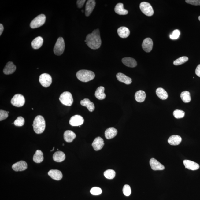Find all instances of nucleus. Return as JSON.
I'll list each match as a JSON object with an SVG mask.
<instances>
[{
    "instance_id": "1",
    "label": "nucleus",
    "mask_w": 200,
    "mask_h": 200,
    "mask_svg": "<svg viewBox=\"0 0 200 200\" xmlns=\"http://www.w3.org/2000/svg\"><path fill=\"white\" fill-rule=\"evenodd\" d=\"M86 43L89 48L97 50L101 46L102 41L99 29L94 30L92 32L87 35Z\"/></svg>"
},
{
    "instance_id": "2",
    "label": "nucleus",
    "mask_w": 200,
    "mask_h": 200,
    "mask_svg": "<svg viewBox=\"0 0 200 200\" xmlns=\"http://www.w3.org/2000/svg\"><path fill=\"white\" fill-rule=\"evenodd\" d=\"M33 130L37 134H41L44 131L46 127L45 121L44 117L41 115H38L33 121Z\"/></svg>"
},
{
    "instance_id": "3",
    "label": "nucleus",
    "mask_w": 200,
    "mask_h": 200,
    "mask_svg": "<svg viewBox=\"0 0 200 200\" xmlns=\"http://www.w3.org/2000/svg\"><path fill=\"white\" fill-rule=\"evenodd\" d=\"M76 76L80 81L87 82L91 81L95 77L94 72L87 70H81L77 72Z\"/></svg>"
},
{
    "instance_id": "4",
    "label": "nucleus",
    "mask_w": 200,
    "mask_h": 200,
    "mask_svg": "<svg viewBox=\"0 0 200 200\" xmlns=\"http://www.w3.org/2000/svg\"><path fill=\"white\" fill-rule=\"evenodd\" d=\"M59 99L62 104L67 106H71L73 102L72 95L71 93L67 91L62 93Z\"/></svg>"
},
{
    "instance_id": "5",
    "label": "nucleus",
    "mask_w": 200,
    "mask_h": 200,
    "mask_svg": "<svg viewBox=\"0 0 200 200\" xmlns=\"http://www.w3.org/2000/svg\"><path fill=\"white\" fill-rule=\"evenodd\" d=\"M65 48V43L64 39L62 37L59 38L54 46V54L57 56H60L64 53Z\"/></svg>"
},
{
    "instance_id": "6",
    "label": "nucleus",
    "mask_w": 200,
    "mask_h": 200,
    "mask_svg": "<svg viewBox=\"0 0 200 200\" xmlns=\"http://www.w3.org/2000/svg\"><path fill=\"white\" fill-rule=\"evenodd\" d=\"M46 17L44 14L38 16L31 21L30 26L31 28L35 29L43 25L45 23Z\"/></svg>"
},
{
    "instance_id": "7",
    "label": "nucleus",
    "mask_w": 200,
    "mask_h": 200,
    "mask_svg": "<svg viewBox=\"0 0 200 200\" xmlns=\"http://www.w3.org/2000/svg\"><path fill=\"white\" fill-rule=\"evenodd\" d=\"M140 8L142 12L148 17L152 16L154 14V10L150 3L143 2L140 5Z\"/></svg>"
},
{
    "instance_id": "8",
    "label": "nucleus",
    "mask_w": 200,
    "mask_h": 200,
    "mask_svg": "<svg viewBox=\"0 0 200 200\" xmlns=\"http://www.w3.org/2000/svg\"><path fill=\"white\" fill-rule=\"evenodd\" d=\"M25 102V98L23 95L20 94H15L11 100V104L17 107L23 106Z\"/></svg>"
},
{
    "instance_id": "9",
    "label": "nucleus",
    "mask_w": 200,
    "mask_h": 200,
    "mask_svg": "<svg viewBox=\"0 0 200 200\" xmlns=\"http://www.w3.org/2000/svg\"><path fill=\"white\" fill-rule=\"evenodd\" d=\"M39 81L41 85L45 87H48L52 83V78L48 73H43L40 75Z\"/></svg>"
},
{
    "instance_id": "10",
    "label": "nucleus",
    "mask_w": 200,
    "mask_h": 200,
    "mask_svg": "<svg viewBox=\"0 0 200 200\" xmlns=\"http://www.w3.org/2000/svg\"><path fill=\"white\" fill-rule=\"evenodd\" d=\"M84 121V119L81 116L75 115L72 117L70 119L69 124L72 126H80L83 124Z\"/></svg>"
},
{
    "instance_id": "11",
    "label": "nucleus",
    "mask_w": 200,
    "mask_h": 200,
    "mask_svg": "<svg viewBox=\"0 0 200 200\" xmlns=\"http://www.w3.org/2000/svg\"><path fill=\"white\" fill-rule=\"evenodd\" d=\"M153 46V42L151 39L146 38L143 40L142 43V48L146 52H150L152 50Z\"/></svg>"
},
{
    "instance_id": "12",
    "label": "nucleus",
    "mask_w": 200,
    "mask_h": 200,
    "mask_svg": "<svg viewBox=\"0 0 200 200\" xmlns=\"http://www.w3.org/2000/svg\"><path fill=\"white\" fill-rule=\"evenodd\" d=\"M96 5V2L94 0H89L86 3L85 6V14L86 16L89 17L93 10L94 9Z\"/></svg>"
},
{
    "instance_id": "13",
    "label": "nucleus",
    "mask_w": 200,
    "mask_h": 200,
    "mask_svg": "<svg viewBox=\"0 0 200 200\" xmlns=\"http://www.w3.org/2000/svg\"><path fill=\"white\" fill-rule=\"evenodd\" d=\"M28 167L27 163L25 161H21L15 163L12 166V168L16 172L22 171L25 170Z\"/></svg>"
},
{
    "instance_id": "14",
    "label": "nucleus",
    "mask_w": 200,
    "mask_h": 200,
    "mask_svg": "<svg viewBox=\"0 0 200 200\" xmlns=\"http://www.w3.org/2000/svg\"><path fill=\"white\" fill-rule=\"evenodd\" d=\"M104 145V141H103V139L100 137L96 138L92 143L93 148L96 151L101 150L103 148Z\"/></svg>"
},
{
    "instance_id": "15",
    "label": "nucleus",
    "mask_w": 200,
    "mask_h": 200,
    "mask_svg": "<svg viewBox=\"0 0 200 200\" xmlns=\"http://www.w3.org/2000/svg\"><path fill=\"white\" fill-rule=\"evenodd\" d=\"M150 165L152 169L154 171H161L165 169L164 166L154 158L150 159Z\"/></svg>"
},
{
    "instance_id": "16",
    "label": "nucleus",
    "mask_w": 200,
    "mask_h": 200,
    "mask_svg": "<svg viewBox=\"0 0 200 200\" xmlns=\"http://www.w3.org/2000/svg\"><path fill=\"white\" fill-rule=\"evenodd\" d=\"M16 66L12 62H8L3 69V72L5 75H10L13 73L16 70Z\"/></svg>"
},
{
    "instance_id": "17",
    "label": "nucleus",
    "mask_w": 200,
    "mask_h": 200,
    "mask_svg": "<svg viewBox=\"0 0 200 200\" xmlns=\"http://www.w3.org/2000/svg\"><path fill=\"white\" fill-rule=\"evenodd\" d=\"M183 163L185 168L189 170L195 171L199 169V165L193 161L185 160L183 161Z\"/></svg>"
},
{
    "instance_id": "18",
    "label": "nucleus",
    "mask_w": 200,
    "mask_h": 200,
    "mask_svg": "<svg viewBox=\"0 0 200 200\" xmlns=\"http://www.w3.org/2000/svg\"><path fill=\"white\" fill-rule=\"evenodd\" d=\"M48 175L54 180H59L62 179L63 175L61 172L57 169L50 170L48 172Z\"/></svg>"
},
{
    "instance_id": "19",
    "label": "nucleus",
    "mask_w": 200,
    "mask_h": 200,
    "mask_svg": "<svg viewBox=\"0 0 200 200\" xmlns=\"http://www.w3.org/2000/svg\"><path fill=\"white\" fill-rule=\"evenodd\" d=\"M117 80L121 82H123L126 85H129L131 83L132 80L129 77L121 73H117Z\"/></svg>"
},
{
    "instance_id": "20",
    "label": "nucleus",
    "mask_w": 200,
    "mask_h": 200,
    "mask_svg": "<svg viewBox=\"0 0 200 200\" xmlns=\"http://www.w3.org/2000/svg\"><path fill=\"white\" fill-rule=\"evenodd\" d=\"M122 62L126 66L130 68H134L137 65L136 61L131 57H124L122 59Z\"/></svg>"
},
{
    "instance_id": "21",
    "label": "nucleus",
    "mask_w": 200,
    "mask_h": 200,
    "mask_svg": "<svg viewBox=\"0 0 200 200\" xmlns=\"http://www.w3.org/2000/svg\"><path fill=\"white\" fill-rule=\"evenodd\" d=\"M80 104L82 106H85L87 108L89 111L92 112L94 111L95 107L94 103L92 102L87 98H85L80 101Z\"/></svg>"
},
{
    "instance_id": "22",
    "label": "nucleus",
    "mask_w": 200,
    "mask_h": 200,
    "mask_svg": "<svg viewBox=\"0 0 200 200\" xmlns=\"http://www.w3.org/2000/svg\"><path fill=\"white\" fill-rule=\"evenodd\" d=\"M117 133V129L113 127H110L105 131V137L107 139H110L116 136Z\"/></svg>"
},
{
    "instance_id": "23",
    "label": "nucleus",
    "mask_w": 200,
    "mask_h": 200,
    "mask_svg": "<svg viewBox=\"0 0 200 200\" xmlns=\"http://www.w3.org/2000/svg\"><path fill=\"white\" fill-rule=\"evenodd\" d=\"M117 32L120 38H126L129 36L130 31L127 28L124 26H122L117 29Z\"/></svg>"
},
{
    "instance_id": "24",
    "label": "nucleus",
    "mask_w": 200,
    "mask_h": 200,
    "mask_svg": "<svg viewBox=\"0 0 200 200\" xmlns=\"http://www.w3.org/2000/svg\"><path fill=\"white\" fill-rule=\"evenodd\" d=\"M64 139L67 143H71L76 137V135L73 131H66L64 133Z\"/></svg>"
},
{
    "instance_id": "25",
    "label": "nucleus",
    "mask_w": 200,
    "mask_h": 200,
    "mask_svg": "<svg viewBox=\"0 0 200 200\" xmlns=\"http://www.w3.org/2000/svg\"><path fill=\"white\" fill-rule=\"evenodd\" d=\"M43 39L41 36H38L36 38L31 42V45L32 48L35 50L39 49L43 45Z\"/></svg>"
},
{
    "instance_id": "26",
    "label": "nucleus",
    "mask_w": 200,
    "mask_h": 200,
    "mask_svg": "<svg viewBox=\"0 0 200 200\" xmlns=\"http://www.w3.org/2000/svg\"><path fill=\"white\" fill-rule=\"evenodd\" d=\"M65 155L64 152L61 151H58L55 152L53 156L54 160L57 162H62L65 160Z\"/></svg>"
},
{
    "instance_id": "27",
    "label": "nucleus",
    "mask_w": 200,
    "mask_h": 200,
    "mask_svg": "<svg viewBox=\"0 0 200 200\" xmlns=\"http://www.w3.org/2000/svg\"><path fill=\"white\" fill-rule=\"evenodd\" d=\"M182 139L180 136L173 135L170 136L168 139V143L172 145H178L181 143Z\"/></svg>"
},
{
    "instance_id": "28",
    "label": "nucleus",
    "mask_w": 200,
    "mask_h": 200,
    "mask_svg": "<svg viewBox=\"0 0 200 200\" xmlns=\"http://www.w3.org/2000/svg\"><path fill=\"white\" fill-rule=\"evenodd\" d=\"M115 11L117 14L119 15H127L128 12L124 8V4L122 3H118L116 5Z\"/></svg>"
},
{
    "instance_id": "29",
    "label": "nucleus",
    "mask_w": 200,
    "mask_h": 200,
    "mask_svg": "<svg viewBox=\"0 0 200 200\" xmlns=\"http://www.w3.org/2000/svg\"><path fill=\"white\" fill-rule=\"evenodd\" d=\"M146 94L144 91L142 90L138 91L135 94V99L138 102H143L145 101Z\"/></svg>"
},
{
    "instance_id": "30",
    "label": "nucleus",
    "mask_w": 200,
    "mask_h": 200,
    "mask_svg": "<svg viewBox=\"0 0 200 200\" xmlns=\"http://www.w3.org/2000/svg\"><path fill=\"white\" fill-rule=\"evenodd\" d=\"M105 88L103 87H98L95 93V97L99 100H103L106 98V94L104 93Z\"/></svg>"
},
{
    "instance_id": "31",
    "label": "nucleus",
    "mask_w": 200,
    "mask_h": 200,
    "mask_svg": "<svg viewBox=\"0 0 200 200\" xmlns=\"http://www.w3.org/2000/svg\"><path fill=\"white\" fill-rule=\"evenodd\" d=\"M43 154L41 150H38L33 157V161L36 163H40L43 161Z\"/></svg>"
},
{
    "instance_id": "32",
    "label": "nucleus",
    "mask_w": 200,
    "mask_h": 200,
    "mask_svg": "<svg viewBox=\"0 0 200 200\" xmlns=\"http://www.w3.org/2000/svg\"><path fill=\"white\" fill-rule=\"evenodd\" d=\"M156 94L160 99L166 100L168 98V94L164 89L159 87L156 90Z\"/></svg>"
},
{
    "instance_id": "33",
    "label": "nucleus",
    "mask_w": 200,
    "mask_h": 200,
    "mask_svg": "<svg viewBox=\"0 0 200 200\" xmlns=\"http://www.w3.org/2000/svg\"><path fill=\"white\" fill-rule=\"evenodd\" d=\"M180 98L184 103H189L191 101L190 93L188 91H185L182 92Z\"/></svg>"
},
{
    "instance_id": "34",
    "label": "nucleus",
    "mask_w": 200,
    "mask_h": 200,
    "mask_svg": "<svg viewBox=\"0 0 200 200\" xmlns=\"http://www.w3.org/2000/svg\"><path fill=\"white\" fill-rule=\"evenodd\" d=\"M115 174V171L112 169L106 170L104 173V175L105 178L110 180L114 178Z\"/></svg>"
},
{
    "instance_id": "35",
    "label": "nucleus",
    "mask_w": 200,
    "mask_h": 200,
    "mask_svg": "<svg viewBox=\"0 0 200 200\" xmlns=\"http://www.w3.org/2000/svg\"><path fill=\"white\" fill-rule=\"evenodd\" d=\"M188 60V58L187 57H182L179 58L173 62V64L175 65H180L184 63L187 62Z\"/></svg>"
},
{
    "instance_id": "36",
    "label": "nucleus",
    "mask_w": 200,
    "mask_h": 200,
    "mask_svg": "<svg viewBox=\"0 0 200 200\" xmlns=\"http://www.w3.org/2000/svg\"><path fill=\"white\" fill-rule=\"evenodd\" d=\"M173 115L176 119L182 118L185 116V112L182 110L176 109L173 112Z\"/></svg>"
},
{
    "instance_id": "37",
    "label": "nucleus",
    "mask_w": 200,
    "mask_h": 200,
    "mask_svg": "<svg viewBox=\"0 0 200 200\" xmlns=\"http://www.w3.org/2000/svg\"><path fill=\"white\" fill-rule=\"evenodd\" d=\"M24 122L25 120L23 117H17V119H16L13 124L16 126H22L24 125Z\"/></svg>"
},
{
    "instance_id": "38",
    "label": "nucleus",
    "mask_w": 200,
    "mask_h": 200,
    "mask_svg": "<svg viewBox=\"0 0 200 200\" xmlns=\"http://www.w3.org/2000/svg\"><path fill=\"white\" fill-rule=\"evenodd\" d=\"M90 192L92 195H98L101 194L102 191L99 187H94L91 189Z\"/></svg>"
},
{
    "instance_id": "39",
    "label": "nucleus",
    "mask_w": 200,
    "mask_h": 200,
    "mask_svg": "<svg viewBox=\"0 0 200 200\" xmlns=\"http://www.w3.org/2000/svg\"><path fill=\"white\" fill-rule=\"evenodd\" d=\"M123 192L124 195L128 196L130 195L131 193L130 187L128 185H124L123 189Z\"/></svg>"
},
{
    "instance_id": "40",
    "label": "nucleus",
    "mask_w": 200,
    "mask_h": 200,
    "mask_svg": "<svg viewBox=\"0 0 200 200\" xmlns=\"http://www.w3.org/2000/svg\"><path fill=\"white\" fill-rule=\"evenodd\" d=\"M9 112H7L2 110H0V121H2L8 118Z\"/></svg>"
},
{
    "instance_id": "41",
    "label": "nucleus",
    "mask_w": 200,
    "mask_h": 200,
    "mask_svg": "<svg viewBox=\"0 0 200 200\" xmlns=\"http://www.w3.org/2000/svg\"><path fill=\"white\" fill-rule=\"evenodd\" d=\"M180 31L178 29H176L173 31L172 34L170 35V38L172 39H176L180 37Z\"/></svg>"
},
{
    "instance_id": "42",
    "label": "nucleus",
    "mask_w": 200,
    "mask_h": 200,
    "mask_svg": "<svg viewBox=\"0 0 200 200\" xmlns=\"http://www.w3.org/2000/svg\"><path fill=\"white\" fill-rule=\"evenodd\" d=\"M186 2L189 4L198 6L200 5V0H187Z\"/></svg>"
},
{
    "instance_id": "43",
    "label": "nucleus",
    "mask_w": 200,
    "mask_h": 200,
    "mask_svg": "<svg viewBox=\"0 0 200 200\" xmlns=\"http://www.w3.org/2000/svg\"><path fill=\"white\" fill-rule=\"evenodd\" d=\"M85 2V0H78V1H77V5L78 8H82Z\"/></svg>"
},
{
    "instance_id": "44",
    "label": "nucleus",
    "mask_w": 200,
    "mask_h": 200,
    "mask_svg": "<svg viewBox=\"0 0 200 200\" xmlns=\"http://www.w3.org/2000/svg\"><path fill=\"white\" fill-rule=\"evenodd\" d=\"M195 73L198 76L200 77V64L198 65L195 70Z\"/></svg>"
},
{
    "instance_id": "45",
    "label": "nucleus",
    "mask_w": 200,
    "mask_h": 200,
    "mask_svg": "<svg viewBox=\"0 0 200 200\" xmlns=\"http://www.w3.org/2000/svg\"><path fill=\"white\" fill-rule=\"evenodd\" d=\"M3 30H4V27H3L2 24H0V36L2 34Z\"/></svg>"
},
{
    "instance_id": "46",
    "label": "nucleus",
    "mask_w": 200,
    "mask_h": 200,
    "mask_svg": "<svg viewBox=\"0 0 200 200\" xmlns=\"http://www.w3.org/2000/svg\"><path fill=\"white\" fill-rule=\"evenodd\" d=\"M198 19H199V20L200 21V16L199 17H198Z\"/></svg>"
},
{
    "instance_id": "47",
    "label": "nucleus",
    "mask_w": 200,
    "mask_h": 200,
    "mask_svg": "<svg viewBox=\"0 0 200 200\" xmlns=\"http://www.w3.org/2000/svg\"><path fill=\"white\" fill-rule=\"evenodd\" d=\"M54 148H54V147L53 149V150H51V151H53V150H54Z\"/></svg>"
},
{
    "instance_id": "48",
    "label": "nucleus",
    "mask_w": 200,
    "mask_h": 200,
    "mask_svg": "<svg viewBox=\"0 0 200 200\" xmlns=\"http://www.w3.org/2000/svg\"><path fill=\"white\" fill-rule=\"evenodd\" d=\"M82 12H84L83 10H82Z\"/></svg>"
},
{
    "instance_id": "49",
    "label": "nucleus",
    "mask_w": 200,
    "mask_h": 200,
    "mask_svg": "<svg viewBox=\"0 0 200 200\" xmlns=\"http://www.w3.org/2000/svg\"><path fill=\"white\" fill-rule=\"evenodd\" d=\"M63 145L64 146V144H63Z\"/></svg>"
},
{
    "instance_id": "50",
    "label": "nucleus",
    "mask_w": 200,
    "mask_h": 200,
    "mask_svg": "<svg viewBox=\"0 0 200 200\" xmlns=\"http://www.w3.org/2000/svg\"><path fill=\"white\" fill-rule=\"evenodd\" d=\"M32 110H33V108H32Z\"/></svg>"
}]
</instances>
